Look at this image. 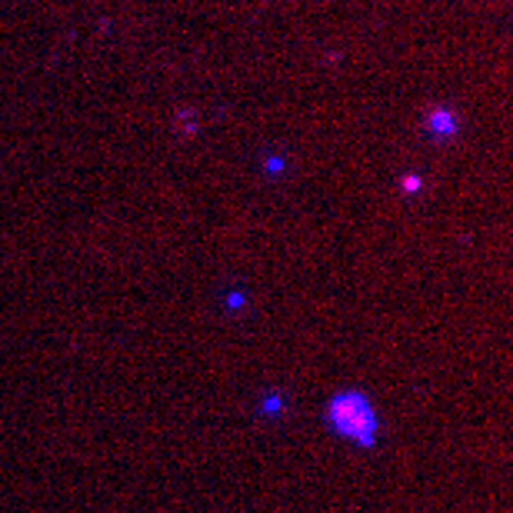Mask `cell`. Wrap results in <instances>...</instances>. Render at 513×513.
Masks as SVG:
<instances>
[{
	"instance_id": "obj_1",
	"label": "cell",
	"mask_w": 513,
	"mask_h": 513,
	"mask_svg": "<svg viewBox=\"0 0 513 513\" xmlns=\"http://www.w3.org/2000/svg\"><path fill=\"white\" fill-rule=\"evenodd\" d=\"M330 420H333V426H337L340 434H347V437L370 440V434H373L370 407H367V400H363V397H357V393L333 400V407H330Z\"/></svg>"
}]
</instances>
